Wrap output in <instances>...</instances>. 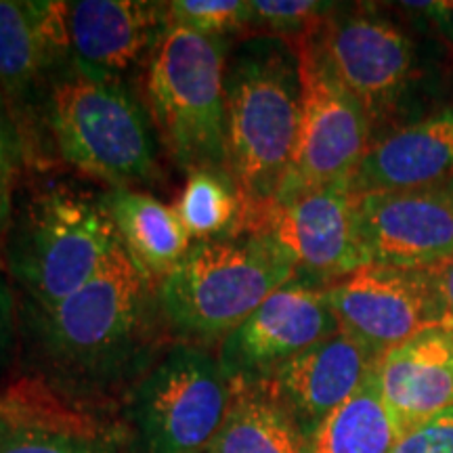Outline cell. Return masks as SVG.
I'll use <instances>...</instances> for the list:
<instances>
[{
    "instance_id": "6da1fadb",
    "label": "cell",
    "mask_w": 453,
    "mask_h": 453,
    "mask_svg": "<svg viewBox=\"0 0 453 453\" xmlns=\"http://www.w3.org/2000/svg\"><path fill=\"white\" fill-rule=\"evenodd\" d=\"M151 311V281L124 246L72 296L36 307L38 349L57 388L82 399L139 373L147 365Z\"/></svg>"
},
{
    "instance_id": "7a4b0ae2",
    "label": "cell",
    "mask_w": 453,
    "mask_h": 453,
    "mask_svg": "<svg viewBox=\"0 0 453 453\" xmlns=\"http://www.w3.org/2000/svg\"><path fill=\"white\" fill-rule=\"evenodd\" d=\"M225 101L229 173L250 226L280 194L296 150L303 81L294 42L271 36L237 42L226 55Z\"/></svg>"
},
{
    "instance_id": "3957f363",
    "label": "cell",
    "mask_w": 453,
    "mask_h": 453,
    "mask_svg": "<svg viewBox=\"0 0 453 453\" xmlns=\"http://www.w3.org/2000/svg\"><path fill=\"white\" fill-rule=\"evenodd\" d=\"M298 275L296 263L258 231L191 243L164 277L157 303L187 344L220 342L271 294Z\"/></svg>"
},
{
    "instance_id": "277c9868",
    "label": "cell",
    "mask_w": 453,
    "mask_h": 453,
    "mask_svg": "<svg viewBox=\"0 0 453 453\" xmlns=\"http://www.w3.org/2000/svg\"><path fill=\"white\" fill-rule=\"evenodd\" d=\"M47 130L61 160L111 189L156 183L157 133L127 81H107L67 64L49 82Z\"/></svg>"
},
{
    "instance_id": "5b68a950",
    "label": "cell",
    "mask_w": 453,
    "mask_h": 453,
    "mask_svg": "<svg viewBox=\"0 0 453 453\" xmlns=\"http://www.w3.org/2000/svg\"><path fill=\"white\" fill-rule=\"evenodd\" d=\"M120 248L107 191L50 183L21 202L4 257L34 304L53 307L87 286Z\"/></svg>"
},
{
    "instance_id": "8992f818",
    "label": "cell",
    "mask_w": 453,
    "mask_h": 453,
    "mask_svg": "<svg viewBox=\"0 0 453 453\" xmlns=\"http://www.w3.org/2000/svg\"><path fill=\"white\" fill-rule=\"evenodd\" d=\"M226 55V38L168 27L147 64V111L170 160L187 174L200 168L229 170Z\"/></svg>"
},
{
    "instance_id": "52a82bcc",
    "label": "cell",
    "mask_w": 453,
    "mask_h": 453,
    "mask_svg": "<svg viewBox=\"0 0 453 453\" xmlns=\"http://www.w3.org/2000/svg\"><path fill=\"white\" fill-rule=\"evenodd\" d=\"M234 399L219 359L197 344H174L145 367L128 396L137 453H206Z\"/></svg>"
},
{
    "instance_id": "ba28073f",
    "label": "cell",
    "mask_w": 453,
    "mask_h": 453,
    "mask_svg": "<svg viewBox=\"0 0 453 453\" xmlns=\"http://www.w3.org/2000/svg\"><path fill=\"white\" fill-rule=\"evenodd\" d=\"M294 47L300 61L303 111L292 166L277 197L321 185L350 183L373 141L365 110L330 72L313 34Z\"/></svg>"
},
{
    "instance_id": "9c48e42d",
    "label": "cell",
    "mask_w": 453,
    "mask_h": 453,
    "mask_svg": "<svg viewBox=\"0 0 453 453\" xmlns=\"http://www.w3.org/2000/svg\"><path fill=\"white\" fill-rule=\"evenodd\" d=\"M321 57L364 107L372 127L387 120L416 78V44L376 9H332L313 32Z\"/></svg>"
},
{
    "instance_id": "30bf717a",
    "label": "cell",
    "mask_w": 453,
    "mask_h": 453,
    "mask_svg": "<svg viewBox=\"0 0 453 453\" xmlns=\"http://www.w3.org/2000/svg\"><path fill=\"white\" fill-rule=\"evenodd\" d=\"M340 332L373 357L430 330H449L434 271L364 265L327 286Z\"/></svg>"
},
{
    "instance_id": "8fae6325",
    "label": "cell",
    "mask_w": 453,
    "mask_h": 453,
    "mask_svg": "<svg viewBox=\"0 0 453 453\" xmlns=\"http://www.w3.org/2000/svg\"><path fill=\"white\" fill-rule=\"evenodd\" d=\"M248 231L273 237L296 263L298 273L327 286L367 265L350 183L321 185L277 197L252 219Z\"/></svg>"
},
{
    "instance_id": "7c38bea8",
    "label": "cell",
    "mask_w": 453,
    "mask_h": 453,
    "mask_svg": "<svg viewBox=\"0 0 453 453\" xmlns=\"http://www.w3.org/2000/svg\"><path fill=\"white\" fill-rule=\"evenodd\" d=\"M338 332L327 283L294 277L220 340L217 359L226 380L234 387H248Z\"/></svg>"
},
{
    "instance_id": "4fadbf2b",
    "label": "cell",
    "mask_w": 453,
    "mask_h": 453,
    "mask_svg": "<svg viewBox=\"0 0 453 453\" xmlns=\"http://www.w3.org/2000/svg\"><path fill=\"white\" fill-rule=\"evenodd\" d=\"M357 231L367 265L437 271L453 257V179L357 196Z\"/></svg>"
},
{
    "instance_id": "5bb4252c",
    "label": "cell",
    "mask_w": 453,
    "mask_h": 453,
    "mask_svg": "<svg viewBox=\"0 0 453 453\" xmlns=\"http://www.w3.org/2000/svg\"><path fill=\"white\" fill-rule=\"evenodd\" d=\"M168 4L154 0L67 3L72 64L78 70L124 81L150 64L168 32Z\"/></svg>"
},
{
    "instance_id": "9a60e30c",
    "label": "cell",
    "mask_w": 453,
    "mask_h": 453,
    "mask_svg": "<svg viewBox=\"0 0 453 453\" xmlns=\"http://www.w3.org/2000/svg\"><path fill=\"white\" fill-rule=\"evenodd\" d=\"M376 364L378 357L349 334L338 332L283 361L258 384L290 413L307 439L361 388Z\"/></svg>"
},
{
    "instance_id": "2e32d148",
    "label": "cell",
    "mask_w": 453,
    "mask_h": 453,
    "mask_svg": "<svg viewBox=\"0 0 453 453\" xmlns=\"http://www.w3.org/2000/svg\"><path fill=\"white\" fill-rule=\"evenodd\" d=\"M0 453H128L127 434L97 413L65 405L44 384L0 393Z\"/></svg>"
},
{
    "instance_id": "e0dca14e",
    "label": "cell",
    "mask_w": 453,
    "mask_h": 453,
    "mask_svg": "<svg viewBox=\"0 0 453 453\" xmlns=\"http://www.w3.org/2000/svg\"><path fill=\"white\" fill-rule=\"evenodd\" d=\"M453 179V105L372 141L350 177L355 196L395 194Z\"/></svg>"
},
{
    "instance_id": "ac0fdd59",
    "label": "cell",
    "mask_w": 453,
    "mask_h": 453,
    "mask_svg": "<svg viewBox=\"0 0 453 453\" xmlns=\"http://www.w3.org/2000/svg\"><path fill=\"white\" fill-rule=\"evenodd\" d=\"M382 403L401 437L453 410V332L430 330L390 349L376 364Z\"/></svg>"
},
{
    "instance_id": "d6986e66",
    "label": "cell",
    "mask_w": 453,
    "mask_h": 453,
    "mask_svg": "<svg viewBox=\"0 0 453 453\" xmlns=\"http://www.w3.org/2000/svg\"><path fill=\"white\" fill-rule=\"evenodd\" d=\"M72 61L67 3L0 0V90L24 99Z\"/></svg>"
},
{
    "instance_id": "ffe728a7",
    "label": "cell",
    "mask_w": 453,
    "mask_h": 453,
    "mask_svg": "<svg viewBox=\"0 0 453 453\" xmlns=\"http://www.w3.org/2000/svg\"><path fill=\"white\" fill-rule=\"evenodd\" d=\"M107 208L130 260L147 280H164L189 250L177 211L139 189L107 191Z\"/></svg>"
},
{
    "instance_id": "44dd1931",
    "label": "cell",
    "mask_w": 453,
    "mask_h": 453,
    "mask_svg": "<svg viewBox=\"0 0 453 453\" xmlns=\"http://www.w3.org/2000/svg\"><path fill=\"white\" fill-rule=\"evenodd\" d=\"M206 453H304L292 416L260 384L234 387L229 411Z\"/></svg>"
},
{
    "instance_id": "7402d4cb",
    "label": "cell",
    "mask_w": 453,
    "mask_h": 453,
    "mask_svg": "<svg viewBox=\"0 0 453 453\" xmlns=\"http://www.w3.org/2000/svg\"><path fill=\"white\" fill-rule=\"evenodd\" d=\"M399 439V428L382 403L372 372L347 403L304 439V453H393Z\"/></svg>"
},
{
    "instance_id": "603a6c76",
    "label": "cell",
    "mask_w": 453,
    "mask_h": 453,
    "mask_svg": "<svg viewBox=\"0 0 453 453\" xmlns=\"http://www.w3.org/2000/svg\"><path fill=\"white\" fill-rule=\"evenodd\" d=\"M177 211L189 240H219L248 229V206L240 187L223 168H200L187 174Z\"/></svg>"
},
{
    "instance_id": "cb8c5ba5",
    "label": "cell",
    "mask_w": 453,
    "mask_h": 453,
    "mask_svg": "<svg viewBox=\"0 0 453 453\" xmlns=\"http://www.w3.org/2000/svg\"><path fill=\"white\" fill-rule=\"evenodd\" d=\"M336 4L317 0H248V36L298 42L317 32Z\"/></svg>"
},
{
    "instance_id": "d4e9b609",
    "label": "cell",
    "mask_w": 453,
    "mask_h": 453,
    "mask_svg": "<svg viewBox=\"0 0 453 453\" xmlns=\"http://www.w3.org/2000/svg\"><path fill=\"white\" fill-rule=\"evenodd\" d=\"M168 4V26L226 38L246 32L248 0H173Z\"/></svg>"
},
{
    "instance_id": "484cf974",
    "label": "cell",
    "mask_w": 453,
    "mask_h": 453,
    "mask_svg": "<svg viewBox=\"0 0 453 453\" xmlns=\"http://www.w3.org/2000/svg\"><path fill=\"white\" fill-rule=\"evenodd\" d=\"M393 453H453V410L405 433Z\"/></svg>"
},
{
    "instance_id": "4316f807",
    "label": "cell",
    "mask_w": 453,
    "mask_h": 453,
    "mask_svg": "<svg viewBox=\"0 0 453 453\" xmlns=\"http://www.w3.org/2000/svg\"><path fill=\"white\" fill-rule=\"evenodd\" d=\"M17 151H19L17 127L11 118L7 99L0 90V168H15Z\"/></svg>"
},
{
    "instance_id": "83f0119b",
    "label": "cell",
    "mask_w": 453,
    "mask_h": 453,
    "mask_svg": "<svg viewBox=\"0 0 453 453\" xmlns=\"http://www.w3.org/2000/svg\"><path fill=\"white\" fill-rule=\"evenodd\" d=\"M15 332V300L9 281L0 275V361L9 353Z\"/></svg>"
},
{
    "instance_id": "f1b7e54d",
    "label": "cell",
    "mask_w": 453,
    "mask_h": 453,
    "mask_svg": "<svg viewBox=\"0 0 453 453\" xmlns=\"http://www.w3.org/2000/svg\"><path fill=\"white\" fill-rule=\"evenodd\" d=\"M401 7L411 13L428 15L434 24L453 34V3H403Z\"/></svg>"
},
{
    "instance_id": "f546056e",
    "label": "cell",
    "mask_w": 453,
    "mask_h": 453,
    "mask_svg": "<svg viewBox=\"0 0 453 453\" xmlns=\"http://www.w3.org/2000/svg\"><path fill=\"white\" fill-rule=\"evenodd\" d=\"M434 275H437L439 292L441 298H443L447 327L453 332V257L447 260L445 265H441V267L434 271Z\"/></svg>"
},
{
    "instance_id": "4dcf8cb0",
    "label": "cell",
    "mask_w": 453,
    "mask_h": 453,
    "mask_svg": "<svg viewBox=\"0 0 453 453\" xmlns=\"http://www.w3.org/2000/svg\"><path fill=\"white\" fill-rule=\"evenodd\" d=\"M15 168H0V237L4 235L11 219V194H13Z\"/></svg>"
}]
</instances>
